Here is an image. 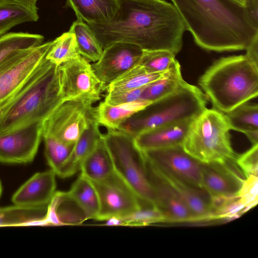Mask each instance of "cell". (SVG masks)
<instances>
[{
    "label": "cell",
    "mask_w": 258,
    "mask_h": 258,
    "mask_svg": "<svg viewBox=\"0 0 258 258\" xmlns=\"http://www.w3.org/2000/svg\"><path fill=\"white\" fill-rule=\"evenodd\" d=\"M244 8L251 24L258 30V0H246Z\"/></svg>",
    "instance_id": "f35d334b"
},
{
    "label": "cell",
    "mask_w": 258,
    "mask_h": 258,
    "mask_svg": "<svg viewBox=\"0 0 258 258\" xmlns=\"http://www.w3.org/2000/svg\"><path fill=\"white\" fill-rule=\"evenodd\" d=\"M55 176L51 169L35 173L13 195V203L28 207L48 206L56 192Z\"/></svg>",
    "instance_id": "e0dca14e"
},
{
    "label": "cell",
    "mask_w": 258,
    "mask_h": 258,
    "mask_svg": "<svg viewBox=\"0 0 258 258\" xmlns=\"http://www.w3.org/2000/svg\"><path fill=\"white\" fill-rule=\"evenodd\" d=\"M197 45L216 52L245 50L258 30L244 7L230 0H171Z\"/></svg>",
    "instance_id": "7a4b0ae2"
},
{
    "label": "cell",
    "mask_w": 258,
    "mask_h": 258,
    "mask_svg": "<svg viewBox=\"0 0 258 258\" xmlns=\"http://www.w3.org/2000/svg\"><path fill=\"white\" fill-rule=\"evenodd\" d=\"M80 171L92 182L128 187L115 170L103 137L83 161Z\"/></svg>",
    "instance_id": "d6986e66"
},
{
    "label": "cell",
    "mask_w": 258,
    "mask_h": 258,
    "mask_svg": "<svg viewBox=\"0 0 258 258\" xmlns=\"http://www.w3.org/2000/svg\"><path fill=\"white\" fill-rule=\"evenodd\" d=\"M224 114L230 130L243 134L258 130L257 104L245 102Z\"/></svg>",
    "instance_id": "f546056e"
},
{
    "label": "cell",
    "mask_w": 258,
    "mask_h": 258,
    "mask_svg": "<svg viewBox=\"0 0 258 258\" xmlns=\"http://www.w3.org/2000/svg\"><path fill=\"white\" fill-rule=\"evenodd\" d=\"M66 194L81 210L86 219L97 220L100 210L99 198L91 180L80 174Z\"/></svg>",
    "instance_id": "d4e9b609"
},
{
    "label": "cell",
    "mask_w": 258,
    "mask_h": 258,
    "mask_svg": "<svg viewBox=\"0 0 258 258\" xmlns=\"http://www.w3.org/2000/svg\"><path fill=\"white\" fill-rule=\"evenodd\" d=\"M165 72H149L138 63L109 83L106 90L107 93L117 92L143 87L163 76Z\"/></svg>",
    "instance_id": "83f0119b"
},
{
    "label": "cell",
    "mask_w": 258,
    "mask_h": 258,
    "mask_svg": "<svg viewBox=\"0 0 258 258\" xmlns=\"http://www.w3.org/2000/svg\"><path fill=\"white\" fill-rule=\"evenodd\" d=\"M244 134L252 145L258 144V130L249 131Z\"/></svg>",
    "instance_id": "60d3db41"
},
{
    "label": "cell",
    "mask_w": 258,
    "mask_h": 258,
    "mask_svg": "<svg viewBox=\"0 0 258 258\" xmlns=\"http://www.w3.org/2000/svg\"><path fill=\"white\" fill-rule=\"evenodd\" d=\"M118 218L120 221V226H146L165 221L160 210L151 205L142 206L140 209L127 216Z\"/></svg>",
    "instance_id": "e575fe53"
},
{
    "label": "cell",
    "mask_w": 258,
    "mask_h": 258,
    "mask_svg": "<svg viewBox=\"0 0 258 258\" xmlns=\"http://www.w3.org/2000/svg\"><path fill=\"white\" fill-rule=\"evenodd\" d=\"M206 95L185 81L173 93L133 114L117 130L135 138L162 126L192 119L206 108Z\"/></svg>",
    "instance_id": "5b68a950"
},
{
    "label": "cell",
    "mask_w": 258,
    "mask_h": 258,
    "mask_svg": "<svg viewBox=\"0 0 258 258\" xmlns=\"http://www.w3.org/2000/svg\"><path fill=\"white\" fill-rule=\"evenodd\" d=\"M43 122L31 123L0 136V162L26 164L32 162L42 138Z\"/></svg>",
    "instance_id": "7c38bea8"
},
{
    "label": "cell",
    "mask_w": 258,
    "mask_h": 258,
    "mask_svg": "<svg viewBox=\"0 0 258 258\" xmlns=\"http://www.w3.org/2000/svg\"><path fill=\"white\" fill-rule=\"evenodd\" d=\"M236 162L245 178L250 175L258 176V144L236 157Z\"/></svg>",
    "instance_id": "8d00e7d4"
},
{
    "label": "cell",
    "mask_w": 258,
    "mask_h": 258,
    "mask_svg": "<svg viewBox=\"0 0 258 258\" xmlns=\"http://www.w3.org/2000/svg\"><path fill=\"white\" fill-rule=\"evenodd\" d=\"M151 103L139 99L128 103L111 105L103 101L94 107V115L100 125L107 130H116L127 119Z\"/></svg>",
    "instance_id": "cb8c5ba5"
},
{
    "label": "cell",
    "mask_w": 258,
    "mask_h": 258,
    "mask_svg": "<svg viewBox=\"0 0 258 258\" xmlns=\"http://www.w3.org/2000/svg\"><path fill=\"white\" fill-rule=\"evenodd\" d=\"M92 105L84 100L63 101L43 122L42 135L74 145L94 115Z\"/></svg>",
    "instance_id": "ba28073f"
},
{
    "label": "cell",
    "mask_w": 258,
    "mask_h": 258,
    "mask_svg": "<svg viewBox=\"0 0 258 258\" xmlns=\"http://www.w3.org/2000/svg\"><path fill=\"white\" fill-rule=\"evenodd\" d=\"M145 159L147 169L177 194L186 205L196 221L211 219V197L204 188L194 186L162 172L152 166L145 158Z\"/></svg>",
    "instance_id": "2e32d148"
},
{
    "label": "cell",
    "mask_w": 258,
    "mask_h": 258,
    "mask_svg": "<svg viewBox=\"0 0 258 258\" xmlns=\"http://www.w3.org/2000/svg\"><path fill=\"white\" fill-rule=\"evenodd\" d=\"M60 95L63 101L99 100L107 90L94 73L91 64L82 56L59 66Z\"/></svg>",
    "instance_id": "30bf717a"
},
{
    "label": "cell",
    "mask_w": 258,
    "mask_h": 258,
    "mask_svg": "<svg viewBox=\"0 0 258 258\" xmlns=\"http://www.w3.org/2000/svg\"><path fill=\"white\" fill-rule=\"evenodd\" d=\"M47 162L56 175L70 158L74 145L67 144L47 135H42Z\"/></svg>",
    "instance_id": "d6a6232c"
},
{
    "label": "cell",
    "mask_w": 258,
    "mask_h": 258,
    "mask_svg": "<svg viewBox=\"0 0 258 258\" xmlns=\"http://www.w3.org/2000/svg\"><path fill=\"white\" fill-rule=\"evenodd\" d=\"M80 54L76 37L68 31L61 34L53 41V44L45 58L57 66L76 59Z\"/></svg>",
    "instance_id": "1f68e13d"
},
{
    "label": "cell",
    "mask_w": 258,
    "mask_h": 258,
    "mask_svg": "<svg viewBox=\"0 0 258 258\" xmlns=\"http://www.w3.org/2000/svg\"><path fill=\"white\" fill-rule=\"evenodd\" d=\"M69 31L75 35L79 53L83 57L93 62L100 58L103 48L87 23L77 19Z\"/></svg>",
    "instance_id": "f1b7e54d"
},
{
    "label": "cell",
    "mask_w": 258,
    "mask_h": 258,
    "mask_svg": "<svg viewBox=\"0 0 258 258\" xmlns=\"http://www.w3.org/2000/svg\"><path fill=\"white\" fill-rule=\"evenodd\" d=\"M184 82L181 75L180 65L176 60L172 67L163 76L146 86L140 99L155 102L173 93Z\"/></svg>",
    "instance_id": "484cf974"
},
{
    "label": "cell",
    "mask_w": 258,
    "mask_h": 258,
    "mask_svg": "<svg viewBox=\"0 0 258 258\" xmlns=\"http://www.w3.org/2000/svg\"><path fill=\"white\" fill-rule=\"evenodd\" d=\"M192 119L166 125L142 133L134 138L142 151L182 145Z\"/></svg>",
    "instance_id": "ffe728a7"
},
{
    "label": "cell",
    "mask_w": 258,
    "mask_h": 258,
    "mask_svg": "<svg viewBox=\"0 0 258 258\" xmlns=\"http://www.w3.org/2000/svg\"><path fill=\"white\" fill-rule=\"evenodd\" d=\"M201 175L202 187L211 197L237 196L246 178L236 158L223 163H201Z\"/></svg>",
    "instance_id": "5bb4252c"
},
{
    "label": "cell",
    "mask_w": 258,
    "mask_h": 258,
    "mask_svg": "<svg viewBox=\"0 0 258 258\" xmlns=\"http://www.w3.org/2000/svg\"><path fill=\"white\" fill-rule=\"evenodd\" d=\"M99 126L93 116L75 144L70 158L56 175L61 178L69 177L80 170L83 161L94 150L103 138Z\"/></svg>",
    "instance_id": "44dd1931"
},
{
    "label": "cell",
    "mask_w": 258,
    "mask_h": 258,
    "mask_svg": "<svg viewBox=\"0 0 258 258\" xmlns=\"http://www.w3.org/2000/svg\"><path fill=\"white\" fill-rule=\"evenodd\" d=\"M146 169L154 190V206L163 215L165 221H196L195 217L177 194L149 171L146 167Z\"/></svg>",
    "instance_id": "ac0fdd59"
},
{
    "label": "cell",
    "mask_w": 258,
    "mask_h": 258,
    "mask_svg": "<svg viewBox=\"0 0 258 258\" xmlns=\"http://www.w3.org/2000/svg\"><path fill=\"white\" fill-rule=\"evenodd\" d=\"M53 44L15 51L0 63V104L12 96L45 59Z\"/></svg>",
    "instance_id": "9c48e42d"
},
{
    "label": "cell",
    "mask_w": 258,
    "mask_h": 258,
    "mask_svg": "<svg viewBox=\"0 0 258 258\" xmlns=\"http://www.w3.org/2000/svg\"><path fill=\"white\" fill-rule=\"evenodd\" d=\"M92 182L98 192L100 202L97 220L106 221L112 217H124L142 206L140 201L126 186Z\"/></svg>",
    "instance_id": "9a60e30c"
},
{
    "label": "cell",
    "mask_w": 258,
    "mask_h": 258,
    "mask_svg": "<svg viewBox=\"0 0 258 258\" xmlns=\"http://www.w3.org/2000/svg\"><path fill=\"white\" fill-rule=\"evenodd\" d=\"M224 113L206 108L192 120L182 146L201 163H223L236 158Z\"/></svg>",
    "instance_id": "8992f818"
},
{
    "label": "cell",
    "mask_w": 258,
    "mask_h": 258,
    "mask_svg": "<svg viewBox=\"0 0 258 258\" xmlns=\"http://www.w3.org/2000/svg\"><path fill=\"white\" fill-rule=\"evenodd\" d=\"M213 107L227 112L258 95V66L245 55L216 60L199 80Z\"/></svg>",
    "instance_id": "277c9868"
},
{
    "label": "cell",
    "mask_w": 258,
    "mask_h": 258,
    "mask_svg": "<svg viewBox=\"0 0 258 258\" xmlns=\"http://www.w3.org/2000/svg\"><path fill=\"white\" fill-rule=\"evenodd\" d=\"M115 170L143 205L154 206V194L149 180L144 154L134 138L118 130L103 135Z\"/></svg>",
    "instance_id": "52a82bcc"
},
{
    "label": "cell",
    "mask_w": 258,
    "mask_h": 258,
    "mask_svg": "<svg viewBox=\"0 0 258 258\" xmlns=\"http://www.w3.org/2000/svg\"><path fill=\"white\" fill-rule=\"evenodd\" d=\"M175 55L164 50H143L139 64L151 73L168 71L176 61Z\"/></svg>",
    "instance_id": "836d02e7"
},
{
    "label": "cell",
    "mask_w": 258,
    "mask_h": 258,
    "mask_svg": "<svg viewBox=\"0 0 258 258\" xmlns=\"http://www.w3.org/2000/svg\"><path fill=\"white\" fill-rule=\"evenodd\" d=\"M238 5L244 7L246 2V0H230Z\"/></svg>",
    "instance_id": "b9f144b4"
},
{
    "label": "cell",
    "mask_w": 258,
    "mask_h": 258,
    "mask_svg": "<svg viewBox=\"0 0 258 258\" xmlns=\"http://www.w3.org/2000/svg\"><path fill=\"white\" fill-rule=\"evenodd\" d=\"M2 190H3L2 185L1 182L0 181V197H1V196L2 195Z\"/></svg>",
    "instance_id": "7bdbcfd3"
},
{
    "label": "cell",
    "mask_w": 258,
    "mask_h": 258,
    "mask_svg": "<svg viewBox=\"0 0 258 258\" xmlns=\"http://www.w3.org/2000/svg\"><path fill=\"white\" fill-rule=\"evenodd\" d=\"M142 152L146 160L156 169L203 188L201 162L187 154L182 145Z\"/></svg>",
    "instance_id": "8fae6325"
},
{
    "label": "cell",
    "mask_w": 258,
    "mask_h": 258,
    "mask_svg": "<svg viewBox=\"0 0 258 258\" xmlns=\"http://www.w3.org/2000/svg\"><path fill=\"white\" fill-rule=\"evenodd\" d=\"M59 66L45 58L25 83L0 104V136L43 122L62 102Z\"/></svg>",
    "instance_id": "3957f363"
},
{
    "label": "cell",
    "mask_w": 258,
    "mask_h": 258,
    "mask_svg": "<svg viewBox=\"0 0 258 258\" xmlns=\"http://www.w3.org/2000/svg\"><path fill=\"white\" fill-rule=\"evenodd\" d=\"M43 40L41 35L24 32H11L1 36L0 63L12 52L38 46Z\"/></svg>",
    "instance_id": "4dcf8cb0"
},
{
    "label": "cell",
    "mask_w": 258,
    "mask_h": 258,
    "mask_svg": "<svg viewBox=\"0 0 258 258\" xmlns=\"http://www.w3.org/2000/svg\"><path fill=\"white\" fill-rule=\"evenodd\" d=\"M245 50V55L247 58L258 66V35L254 38Z\"/></svg>",
    "instance_id": "ab89813d"
},
{
    "label": "cell",
    "mask_w": 258,
    "mask_h": 258,
    "mask_svg": "<svg viewBox=\"0 0 258 258\" xmlns=\"http://www.w3.org/2000/svg\"><path fill=\"white\" fill-rule=\"evenodd\" d=\"M237 196L245 207L244 213L256 206L258 202V176L250 175L246 177Z\"/></svg>",
    "instance_id": "d590c367"
},
{
    "label": "cell",
    "mask_w": 258,
    "mask_h": 258,
    "mask_svg": "<svg viewBox=\"0 0 258 258\" xmlns=\"http://www.w3.org/2000/svg\"><path fill=\"white\" fill-rule=\"evenodd\" d=\"M48 206L28 207L15 205L0 208V226L44 225Z\"/></svg>",
    "instance_id": "4316f807"
},
{
    "label": "cell",
    "mask_w": 258,
    "mask_h": 258,
    "mask_svg": "<svg viewBox=\"0 0 258 258\" xmlns=\"http://www.w3.org/2000/svg\"><path fill=\"white\" fill-rule=\"evenodd\" d=\"M37 0H0V36L17 25L39 19Z\"/></svg>",
    "instance_id": "603a6c76"
},
{
    "label": "cell",
    "mask_w": 258,
    "mask_h": 258,
    "mask_svg": "<svg viewBox=\"0 0 258 258\" xmlns=\"http://www.w3.org/2000/svg\"><path fill=\"white\" fill-rule=\"evenodd\" d=\"M143 50L139 46L116 42L103 49L100 58L91 64L95 74L105 86L137 65Z\"/></svg>",
    "instance_id": "4fadbf2b"
},
{
    "label": "cell",
    "mask_w": 258,
    "mask_h": 258,
    "mask_svg": "<svg viewBox=\"0 0 258 258\" xmlns=\"http://www.w3.org/2000/svg\"><path fill=\"white\" fill-rule=\"evenodd\" d=\"M87 25L103 49L123 42L143 50H168L175 55L182 48L186 30L174 6L164 0H118L110 22Z\"/></svg>",
    "instance_id": "6da1fadb"
},
{
    "label": "cell",
    "mask_w": 258,
    "mask_h": 258,
    "mask_svg": "<svg viewBox=\"0 0 258 258\" xmlns=\"http://www.w3.org/2000/svg\"><path fill=\"white\" fill-rule=\"evenodd\" d=\"M146 86L127 91L107 93L104 101L111 105H117L137 101L140 99Z\"/></svg>",
    "instance_id": "74e56055"
},
{
    "label": "cell",
    "mask_w": 258,
    "mask_h": 258,
    "mask_svg": "<svg viewBox=\"0 0 258 258\" xmlns=\"http://www.w3.org/2000/svg\"><path fill=\"white\" fill-rule=\"evenodd\" d=\"M78 19L87 24L104 25L114 18L118 8V0H67Z\"/></svg>",
    "instance_id": "7402d4cb"
}]
</instances>
